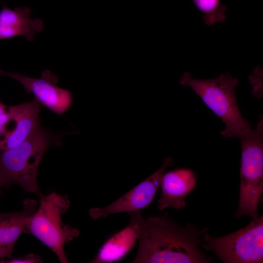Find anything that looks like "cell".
<instances>
[{
	"mask_svg": "<svg viewBox=\"0 0 263 263\" xmlns=\"http://www.w3.org/2000/svg\"><path fill=\"white\" fill-rule=\"evenodd\" d=\"M196 175L189 169L181 168L164 173L161 182V192L158 200L160 210L168 207L177 209L186 206V199L194 188Z\"/></svg>",
	"mask_w": 263,
	"mask_h": 263,
	"instance_id": "obj_10",
	"label": "cell"
},
{
	"mask_svg": "<svg viewBox=\"0 0 263 263\" xmlns=\"http://www.w3.org/2000/svg\"><path fill=\"white\" fill-rule=\"evenodd\" d=\"M136 240L133 228L128 224L104 244L93 262L105 263L120 260L132 248Z\"/></svg>",
	"mask_w": 263,
	"mask_h": 263,
	"instance_id": "obj_13",
	"label": "cell"
},
{
	"mask_svg": "<svg viewBox=\"0 0 263 263\" xmlns=\"http://www.w3.org/2000/svg\"><path fill=\"white\" fill-rule=\"evenodd\" d=\"M7 131V128L0 125V140L2 138Z\"/></svg>",
	"mask_w": 263,
	"mask_h": 263,
	"instance_id": "obj_16",
	"label": "cell"
},
{
	"mask_svg": "<svg viewBox=\"0 0 263 263\" xmlns=\"http://www.w3.org/2000/svg\"><path fill=\"white\" fill-rule=\"evenodd\" d=\"M2 186L1 184V183L0 182V189H1V188Z\"/></svg>",
	"mask_w": 263,
	"mask_h": 263,
	"instance_id": "obj_17",
	"label": "cell"
},
{
	"mask_svg": "<svg viewBox=\"0 0 263 263\" xmlns=\"http://www.w3.org/2000/svg\"><path fill=\"white\" fill-rule=\"evenodd\" d=\"M42 105L36 99L8 107L14 129L0 140V151L12 148L26 140L40 126L38 114Z\"/></svg>",
	"mask_w": 263,
	"mask_h": 263,
	"instance_id": "obj_9",
	"label": "cell"
},
{
	"mask_svg": "<svg viewBox=\"0 0 263 263\" xmlns=\"http://www.w3.org/2000/svg\"><path fill=\"white\" fill-rule=\"evenodd\" d=\"M202 238L203 248L214 252L224 263H263V215L231 234L215 237L206 232Z\"/></svg>",
	"mask_w": 263,
	"mask_h": 263,
	"instance_id": "obj_6",
	"label": "cell"
},
{
	"mask_svg": "<svg viewBox=\"0 0 263 263\" xmlns=\"http://www.w3.org/2000/svg\"><path fill=\"white\" fill-rule=\"evenodd\" d=\"M238 78H233L229 73L209 79L193 78L188 72L184 73L179 83L190 88L204 103L225 125L221 132L226 137L239 139L250 132L252 129L244 119L239 109L235 93Z\"/></svg>",
	"mask_w": 263,
	"mask_h": 263,
	"instance_id": "obj_2",
	"label": "cell"
},
{
	"mask_svg": "<svg viewBox=\"0 0 263 263\" xmlns=\"http://www.w3.org/2000/svg\"><path fill=\"white\" fill-rule=\"evenodd\" d=\"M70 201L66 196L52 192L41 195L39 207L27 219V233L33 235L49 247L62 263L68 262L64 245L79 234L75 227L65 225L62 216L67 211Z\"/></svg>",
	"mask_w": 263,
	"mask_h": 263,
	"instance_id": "obj_4",
	"label": "cell"
},
{
	"mask_svg": "<svg viewBox=\"0 0 263 263\" xmlns=\"http://www.w3.org/2000/svg\"><path fill=\"white\" fill-rule=\"evenodd\" d=\"M241 143V182L235 216L259 217L258 205L263 193V119L255 129L240 138Z\"/></svg>",
	"mask_w": 263,
	"mask_h": 263,
	"instance_id": "obj_5",
	"label": "cell"
},
{
	"mask_svg": "<svg viewBox=\"0 0 263 263\" xmlns=\"http://www.w3.org/2000/svg\"><path fill=\"white\" fill-rule=\"evenodd\" d=\"M194 6L202 13L205 23L212 26L225 21L226 6L221 0H192Z\"/></svg>",
	"mask_w": 263,
	"mask_h": 263,
	"instance_id": "obj_14",
	"label": "cell"
},
{
	"mask_svg": "<svg viewBox=\"0 0 263 263\" xmlns=\"http://www.w3.org/2000/svg\"><path fill=\"white\" fill-rule=\"evenodd\" d=\"M173 163L172 158L165 159L162 166L147 179L109 205L103 207L91 208V218L96 220L111 214L131 212L147 207L153 200L160 186L166 169Z\"/></svg>",
	"mask_w": 263,
	"mask_h": 263,
	"instance_id": "obj_7",
	"label": "cell"
},
{
	"mask_svg": "<svg viewBox=\"0 0 263 263\" xmlns=\"http://www.w3.org/2000/svg\"><path fill=\"white\" fill-rule=\"evenodd\" d=\"M0 75L9 76L19 82L26 92L32 94L42 106L46 107L57 114L65 112L73 103L71 93L58 87L57 76L49 70H44L39 78L5 72L0 69Z\"/></svg>",
	"mask_w": 263,
	"mask_h": 263,
	"instance_id": "obj_8",
	"label": "cell"
},
{
	"mask_svg": "<svg viewBox=\"0 0 263 263\" xmlns=\"http://www.w3.org/2000/svg\"><path fill=\"white\" fill-rule=\"evenodd\" d=\"M22 211L12 213H0V258H12V251L19 236L27 233L28 218L36 209V202L27 200Z\"/></svg>",
	"mask_w": 263,
	"mask_h": 263,
	"instance_id": "obj_12",
	"label": "cell"
},
{
	"mask_svg": "<svg viewBox=\"0 0 263 263\" xmlns=\"http://www.w3.org/2000/svg\"><path fill=\"white\" fill-rule=\"evenodd\" d=\"M3 260H2L0 258V263H3Z\"/></svg>",
	"mask_w": 263,
	"mask_h": 263,
	"instance_id": "obj_18",
	"label": "cell"
},
{
	"mask_svg": "<svg viewBox=\"0 0 263 263\" xmlns=\"http://www.w3.org/2000/svg\"><path fill=\"white\" fill-rule=\"evenodd\" d=\"M3 104H2L1 102H0V106H1Z\"/></svg>",
	"mask_w": 263,
	"mask_h": 263,
	"instance_id": "obj_19",
	"label": "cell"
},
{
	"mask_svg": "<svg viewBox=\"0 0 263 263\" xmlns=\"http://www.w3.org/2000/svg\"><path fill=\"white\" fill-rule=\"evenodd\" d=\"M40 259L34 254H31L21 259H12L7 263H31L39 262Z\"/></svg>",
	"mask_w": 263,
	"mask_h": 263,
	"instance_id": "obj_15",
	"label": "cell"
},
{
	"mask_svg": "<svg viewBox=\"0 0 263 263\" xmlns=\"http://www.w3.org/2000/svg\"><path fill=\"white\" fill-rule=\"evenodd\" d=\"M31 10L27 7L12 9L3 5L0 10V40L24 36L28 41L35 40V35L43 28L42 21L30 17Z\"/></svg>",
	"mask_w": 263,
	"mask_h": 263,
	"instance_id": "obj_11",
	"label": "cell"
},
{
	"mask_svg": "<svg viewBox=\"0 0 263 263\" xmlns=\"http://www.w3.org/2000/svg\"><path fill=\"white\" fill-rule=\"evenodd\" d=\"M60 134L40 126L26 140L0 153V182L2 186L18 184L25 190L38 194L37 171L41 158L52 145L61 144Z\"/></svg>",
	"mask_w": 263,
	"mask_h": 263,
	"instance_id": "obj_3",
	"label": "cell"
},
{
	"mask_svg": "<svg viewBox=\"0 0 263 263\" xmlns=\"http://www.w3.org/2000/svg\"><path fill=\"white\" fill-rule=\"evenodd\" d=\"M129 224L139 241L138 250L132 263H208L213 259L199 248L207 227L200 230L188 224L182 226L167 214L144 218L140 210L128 213Z\"/></svg>",
	"mask_w": 263,
	"mask_h": 263,
	"instance_id": "obj_1",
	"label": "cell"
}]
</instances>
